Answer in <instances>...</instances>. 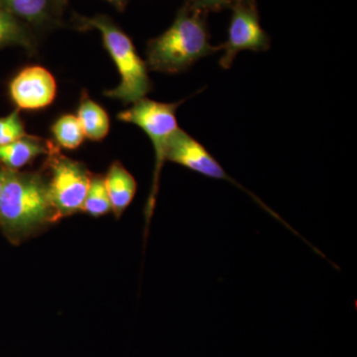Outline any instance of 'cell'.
<instances>
[{
  "instance_id": "obj_1",
  "label": "cell",
  "mask_w": 357,
  "mask_h": 357,
  "mask_svg": "<svg viewBox=\"0 0 357 357\" xmlns=\"http://www.w3.org/2000/svg\"><path fill=\"white\" fill-rule=\"evenodd\" d=\"M206 15L185 1L171 27L148 42L147 67L156 72L178 74L222 50V45L211 43Z\"/></svg>"
},
{
  "instance_id": "obj_2",
  "label": "cell",
  "mask_w": 357,
  "mask_h": 357,
  "mask_svg": "<svg viewBox=\"0 0 357 357\" xmlns=\"http://www.w3.org/2000/svg\"><path fill=\"white\" fill-rule=\"evenodd\" d=\"M57 220L44 178L6 168L0 195V227L4 234L17 243L44 223Z\"/></svg>"
},
{
  "instance_id": "obj_3",
  "label": "cell",
  "mask_w": 357,
  "mask_h": 357,
  "mask_svg": "<svg viewBox=\"0 0 357 357\" xmlns=\"http://www.w3.org/2000/svg\"><path fill=\"white\" fill-rule=\"evenodd\" d=\"M75 23L79 29H95L100 33L105 48L119 70L121 84L116 88L105 91V96L121 100L124 105H133L144 98L152 89L147 64L138 55L128 35L105 15L93 17L79 15Z\"/></svg>"
},
{
  "instance_id": "obj_4",
  "label": "cell",
  "mask_w": 357,
  "mask_h": 357,
  "mask_svg": "<svg viewBox=\"0 0 357 357\" xmlns=\"http://www.w3.org/2000/svg\"><path fill=\"white\" fill-rule=\"evenodd\" d=\"M182 102L183 100L172 103L159 102L144 98L133 103L130 109L124 110L117 115L119 121L135 124L142 129L154 146L153 182L145 208L147 227L156 206L160 174L166 161L167 146L171 136L178 128L176 112Z\"/></svg>"
},
{
  "instance_id": "obj_5",
  "label": "cell",
  "mask_w": 357,
  "mask_h": 357,
  "mask_svg": "<svg viewBox=\"0 0 357 357\" xmlns=\"http://www.w3.org/2000/svg\"><path fill=\"white\" fill-rule=\"evenodd\" d=\"M166 161L178 164V165L190 169V170L194 171V172L201 174L204 177L227 181L230 184L236 185L241 191L245 192L249 196L252 197L256 203L259 204L270 215L280 220L283 225H285L286 227L292 230L294 234H296L295 230L290 225H287L286 222H284L275 211L268 208L261 199L257 198L255 195L248 191V189H245L243 185L236 182L234 178L230 177L229 174L225 172L222 166L218 163L217 159L199 141L192 138L190 134H188L180 128L174 132L173 135L171 136L170 140H169L168 146H167L166 150Z\"/></svg>"
},
{
  "instance_id": "obj_6",
  "label": "cell",
  "mask_w": 357,
  "mask_h": 357,
  "mask_svg": "<svg viewBox=\"0 0 357 357\" xmlns=\"http://www.w3.org/2000/svg\"><path fill=\"white\" fill-rule=\"evenodd\" d=\"M53 158L48 192L52 206L60 218L81 210L91 177L83 164L60 155Z\"/></svg>"
},
{
  "instance_id": "obj_7",
  "label": "cell",
  "mask_w": 357,
  "mask_h": 357,
  "mask_svg": "<svg viewBox=\"0 0 357 357\" xmlns=\"http://www.w3.org/2000/svg\"><path fill=\"white\" fill-rule=\"evenodd\" d=\"M231 10L229 35L222 45L225 52L220 60V67L225 70L231 67L239 52H263L270 48V37L260 24L255 0L236 4Z\"/></svg>"
},
{
  "instance_id": "obj_8",
  "label": "cell",
  "mask_w": 357,
  "mask_h": 357,
  "mask_svg": "<svg viewBox=\"0 0 357 357\" xmlns=\"http://www.w3.org/2000/svg\"><path fill=\"white\" fill-rule=\"evenodd\" d=\"M9 91L18 109L36 110L48 107L57 95L55 77L40 66L21 70L9 86Z\"/></svg>"
},
{
  "instance_id": "obj_9",
  "label": "cell",
  "mask_w": 357,
  "mask_h": 357,
  "mask_svg": "<svg viewBox=\"0 0 357 357\" xmlns=\"http://www.w3.org/2000/svg\"><path fill=\"white\" fill-rule=\"evenodd\" d=\"M105 188L112 210L117 218L121 217L124 211L132 203L137 183L130 173L119 162H115L110 166L109 172L105 178Z\"/></svg>"
},
{
  "instance_id": "obj_10",
  "label": "cell",
  "mask_w": 357,
  "mask_h": 357,
  "mask_svg": "<svg viewBox=\"0 0 357 357\" xmlns=\"http://www.w3.org/2000/svg\"><path fill=\"white\" fill-rule=\"evenodd\" d=\"M49 150L48 143L26 134L20 139L0 146V164L9 170L17 171L40 155L48 153Z\"/></svg>"
},
{
  "instance_id": "obj_11",
  "label": "cell",
  "mask_w": 357,
  "mask_h": 357,
  "mask_svg": "<svg viewBox=\"0 0 357 357\" xmlns=\"http://www.w3.org/2000/svg\"><path fill=\"white\" fill-rule=\"evenodd\" d=\"M0 4L20 21L43 27L58 15L52 0H0Z\"/></svg>"
},
{
  "instance_id": "obj_12",
  "label": "cell",
  "mask_w": 357,
  "mask_h": 357,
  "mask_svg": "<svg viewBox=\"0 0 357 357\" xmlns=\"http://www.w3.org/2000/svg\"><path fill=\"white\" fill-rule=\"evenodd\" d=\"M77 117L83 128L84 137L100 141L109 133V115L100 105L91 100L86 93L82 98Z\"/></svg>"
},
{
  "instance_id": "obj_13",
  "label": "cell",
  "mask_w": 357,
  "mask_h": 357,
  "mask_svg": "<svg viewBox=\"0 0 357 357\" xmlns=\"http://www.w3.org/2000/svg\"><path fill=\"white\" fill-rule=\"evenodd\" d=\"M7 46L34 50L35 42L24 23L0 4V49Z\"/></svg>"
},
{
  "instance_id": "obj_14",
  "label": "cell",
  "mask_w": 357,
  "mask_h": 357,
  "mask_svg": "<svg viewBox=\"0 0 357 357\" xmlns=\"http://www.w3.org/2000/svg\"><path fill=\"white\" fill-rule=\"evenodd\" d=\"M52 132L58 144L65 149H77L84 142L83 128L76 115L61 116L52 126Z\"/></svg>"
},
{
  "instance_id": "obj_15",
  "label": "cell",
  "mask_w": 357,
  "mask_h": 357,
  "mask_svg": "<svg viewBox=\"0 0 357 357\" xmlns=\"http://www.w3.org/2000/svg\"><path fill=\"white\" fill-rule=\"evenodd\" d=\"M81 210L93 217H102L112 211V204L105 188V178L100 176L91 178L88 192Z\"/></svg>"
},
{
  "instance_id": "obj_16",
  "label": "cell",
  "mask_w": 357,
  "mask_h": 357,
  "mask_svg": "<svg viewBox=\"0 0 357 357\" xmlns=\"http://www.w3.org/2000/svg\"><path fill=\"white\" fill-rule=\"evenodd\" d=\"M25 135L24 126L21 121L18 109L0 119V146L14 142Z\"/></svg>"
},
{
  "instance_id": "obj_17",
  "label": "cell",
  "mask_w": 357,
  "mask_h": 357,
  "mask_svg": "<svg viewBox=\"0 0 357 357\" xmlns=\"http://www.w3.org/2000/svg\"><path fill=\"white\" fill-rule=\"evenodd\" d=\"M185 1L202 13L208 14L218 13L223 9L232 8L236 4L248 1V0H185Z\"/></svg>"
},
{
  "instance_id": "obj_18",
  "label": "cell",
  "mask_w": 357,
  "mask_h": 357,
  "mask_svg": "<svg viewBox=\"0 0 357 357\" xmlns=\"http://www.w3.org/2000/svg\"><path fill=\"white\" fill-rule=\"evenodd\" d=\"M105 1L109 2L112 6H114L117 10L122 11L124 10V8H126L130 0H105Z\"/></svg>"
},
{
  "instance_id": "obj_19",
  "label": "cell",
  "mask_w": 357,
  "mask_h": 357,
  "mask_svg": "<svg viewBox=\"0 0 357 357\" xmlns=\"http://www.w3.org/2000/svg\"><path fill=\"white\" fill-rule=\"evenodd\" d=\"M52 1H53L54 6H55L57 13H60L61 11H62V9L64 8L68 0H52Z\"/></svg>"
},
{
  "instance_id": "obj_20",
  "label": "cell",
  "mask_w": 357,
  "mask_h": 357,
  "mask_svg": "<svg viewBox=\"0 0 357 357\" xmlns=\"http://www.w3.org/2000/svg\"><path fill=\"white\" fill-rule=\"evenodd\" d=\"M4 177H6V168L0 165V195H1L2 188H3Z\"/></svg>"
}]
</instances>
